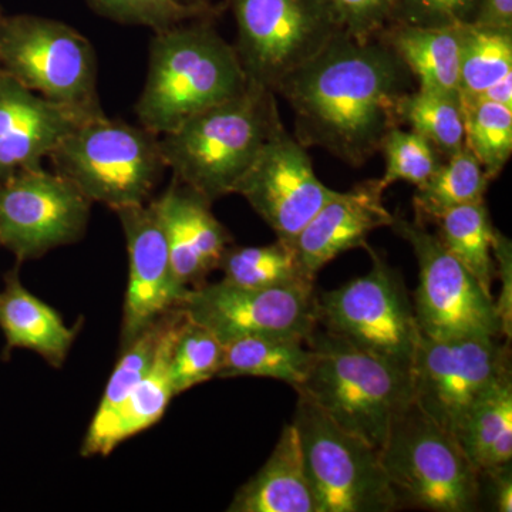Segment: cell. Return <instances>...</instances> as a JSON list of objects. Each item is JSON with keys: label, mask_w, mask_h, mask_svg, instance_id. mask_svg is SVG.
Returning a JSON list of instances; mask_svg holds the SVG:
<instances>
[{"label": "cell", "mask_w": 512, "mask_h": 512, "mask_svg": "<svg viewBox=\"0 0 512 512\" xmlns=\"http://www.w3.org/2000/svg\"><path fill=\"white\" fill-rule=\"evenodd\" d=\"M92 201L59 173L30 168L0 181V247L18 262L74 244L86 232Z\"/></svg>", "instance_id": "14"}, {"label": "cell", "mask_w": 512, "mask_h": 512, "mask_svg": "<svg viewBox=\"0 0 512 512\" xmlns=\"http://www.w3.org/2000/svg\"><path fill=\"white\" fill-rule=\"evenodd\" d=\"M372 269L318 295V325L357 349L412 367L421 339L406 285L383 256L365 247Z\"/></svg>", "instance_id": "10"}, {"label": "cell", "mask_w": 512, "mask_h": 512, "mask_svg": "<svg viewBox=\"0 0 512 512\" xmlns=\"http://www.w3.org/2000/svg\"><path fill=\"white\" fill-rule=\"evenodd\" d=\"M481 99L494 101V103L503 104V106L511 107L512 109V74L504 77L500 82L488 87Z\"/></svg>", "instance_id": "41"}, {"label": "cell", "mask_w": 512, "mask_h": 512, "mask_svg": "<svg viewBox=\"0 0 512 512\" xmlns=\"http://www.w3.org/2000/svg\"><path fill=\"white\" fill-rule=\"evenodd\" d=\"M380 39L402 60L417 89L460 94V26L423 28L389 23Z\"/></svg>", "instance_id": "22"}, {"label": "cell", "mask_w": 512, "mask_h": 512, "mask_svg": "<svg viewBox=\"0 0 512 512\" xmlns=\"http://www.w3.org/2000/svg\"><path fill=\"white\" fill-rule=\"evenodd\" d=\"M49 158L87 200L113 211L147 204L167 168L156 134L106 113L77 124Z\"/></svg>", "instance_id": "5"}, {"label": "cell", "mask_w": 512, "mask_h": 512, "mask_svg": "<svg viewBox=\"0 0 512 512\" xmlns=\"http://www.w3.org/2000/svg\"><path fill=\"white\" fill-rule=\"evenodd\" d=\"M292 423L319 512H389L399 507L375 446L303 397Z\"/></svg>", "instance_id": "9"}, {"label": "cell", "mask_w": 512, "mask_h": 512, "mask_svg": "<svg viewBox=\"0 0 512 512\" xmlns=\"http://www.w3.org/2000/svg\"><path fill=\"white\" fill-rule=\"evenodd\" d=\"M174 311L167 313L127 345L121 346L119 362L111 373L99 407L84 436L82 456H107L106 441L111 426L134 387L153 365Z\"/></svg>", "instance_id": "23"}, {"label": "cell", "mask_w": 512, "mask_h": 512, "mask_svg": "<svg viewBox=\"0 0 512 512\" xmlns=\"http://www.w3.org/2000/svg\"><path fill=\"white\" fill-rule=\"evenodd\" d=\"M229 285L242 288L311 285L315 279L306 274L293 245L276 239L264 247H234L222 256L220 266Z\"/></svg>", "instance_id": "29"}, {"label": "cell", "mask_w": 512, "mask_h": 512, "mask_svg": "<svg viewBox=\"0 0 512 512\" xmlns=\"http://www.w3.org/2000/svg\"><path fill=\"white\" fill-rule=\"evenodd\" d=\"M383 192L379 180L363 181L338 191L320 208L293 242L306 274L315 279L336 256L366 247L373 231L392 225L394 214L384 205Z\"/></svg>", "instance_id": "19"}, {"label": "cell", "mask_w": 512, "mask_h": 512, "mask_svg": "<svg viewBox=\"0 0 512 512\" xmlns=\"http://www.w3.org/2000/svg\"><path fill=\"white\" fill-rule=\"evenodd\" d=\"M460 96L476 99L512 74V29L460 26Z\"/></svg>", "instance_id": "31"}, {"label": "cell", "mask_w": 512, "mask_h": 512, "mask_svg": "<svg viewBox=\"0 0 512 512\" xmlns=\"http://www.w3.org/2000/svg\"><path fill=\"white\" fill-rule=\"evenodd\" d=\"M490 183L476 157L463 147L444 158L429 180L416 187L413 195L416 220L423 224L436 222L453 208L484 201Z\"/></svg>", "instance_id": "27"}, {"label": "cell", "mask_w": 512, "mask_h": 512, "mask_svg": "<svg viewBox=\"0 0 512 512\" xmlns=\"http://www.w3.org/2000/svg\"><path fill=\"white\" fill-rule=\"evenodd\" d=\"M3 18V12H2V9H0V19Z\"/></svg>", "instance_id": "43"}, {"label": "cell", "mask_w": 512, "mask_h": 512, "mask_svg": "<svg viewBox=\"0 0 512 512\" xmlns=\"http://www.w3.org/2000/svg\"><path fill=\"white\" fill-rule=\"evenodd\" d=\"M306 343L315 359L295 387L299 397L380 450L394 419L413 402L412 367L357 349L319 325Z\"/></svg>", "instance_id": "4"}, {"label": "cell", "mask_w": 512, "mask_h": 512, "mask_svg": "<svg viewBox=\"0 0 512 512\" xmlns=\"http://www.w3.org/2000/svg\"><path fill=\"white\" fill-rule=\"evenodd\" d=\"M510 377V348L497 336L421 335L412 362L413 400L443 429L456 434L485 394Z\"/></svg>", "instance_id": "12"}, {"label": "cell", "mask_w": 512, "mask_h": 512, "mask_svg": "<svg viewBox=\"0 0 512 512\" xmlns=\"http://www.w3.org/2000/svg\"><path fill=\"white\" fill-rule=\"evenodd\" d=\"M412 82L380 37L359 42L342 32L276 94L293 111L299 143L360 167L379 153L387 131L400 126L397 107Z\"/></svg>", "instance_id": "1"}, {"label": "cell", "mask_w": 512, "mask_h": 512, "mask_svg": "<svg viewBox=\"0 0 512 512\" xmlns=\"http://www.w3.org/2000/svg\"><path fill=\"white\" fill-rule=\"evenodd\" d=\"M480 477L487 483L488 497L495 511H512V470L511 463L480 471Z\"/></svg>", "instance_id": "39"}, {"label": "cell", "mask_w": 512, "mask_h": 512, "mask_svg": "<svg viewBox=\"0 0 512 512\" xmlns=\"http://www.w3.org/2000/svg\"><path fill=\"white\" fill-rule=\"evenodd\" d=\"M185 3H191V5H207L205 0H183Z\"/></svg>", "instance_id": "42"}, {"label": "cell", "mask_w": 512, "mask_h": 512, "mask_svg": "<svg viewBox=\"0 0 512 512\" xmlns=\"http://www.w3.org/2000/svg\"><path fill=\"white\" fill-rule=\"evenodd\" d=\"M247 86L235 46L210 23L197 19L157 30L146 84L136 104L138 121L160 137Z\"/></svg>", "instance_id": "2"}, {"label": "cell", "mask_w": 512, "mask_h": 512, "mask_svg": "<svg viewBox=\"0 0 512 512\" xmlns=\"http://www.w3.org/2000/svg\"><path fill=\"white\" fill-rule=\"evenodd\" d=\"M306 150L284 128L262 148L234 192L248 201L276 239L291 245L338 194L319 180Z\"/></svg>", "instance_id": "15"}, {"label": "cell", "mask_w": 512, "mask_h": 512, "mask_svg": "<svg viewBox=\"0 0 512 512\" xmlns=\"http://www.w3.org/2000/svg\"><path fill=\"white\" fill-rule=\"evenodd\" d=\"M493 258L495 278H500L501 293L495 298L498 316L503 325L504 338H511L512 329V245L510 239L494 229Z\"/></svg>", "instance_id": "38"}, {"label": "cell", "mask_w": 512, "mask_h": 512, "mask_svg": "<svg viewBox=\"0 0 512 512\" xmlns=\"http://www.w3.org/2000/svg\"><path fill=\"white\" fill-rule=\"evenodd\" d=\"M315 353L299 339L248 336L225 343L218 379L268 377L291 384L293 389L308 376Z\"/></svg>", "instance_id": "24"}, {"label": "cell", "mask_w": 512, "mask_h": 512, "mask_svg": "<svg viewBox=\"0 0 512 512\" xmlns=\"http://www.w3.org/2000/svg\"><path fill=\"white\" fill-rule=\"evenodd\" d=\"M148 204L163 229L175 284L183 293L205 284L232 245L228 229L212 214V202L174 178Z\"/></svg>", "instance_id": "17"}, {"label": "cell", "mask_w": 512, "mask_h": 512, "mask_svg": "<svg viewBox=\"0 0 512 512\" xmlns=\"http://www.w3.org/2000/svg\"><path fill=\"white\" fill-rule=\"evenodd\" d=\"M127 242L128 284L121 323L120 346L180 305V291L171 269L163 229L150 204L114 211Z\"/></svg>", "instance_id": "16"}, {"label": "cell", "mask_w": 512, "mask_h": 512, "mask_svg": "<svg viewBox=\"0 0 512 512\" xmlns=\"http://www.w3.org/2000/svg\"><path fill=\"white\" fill-rule=\"evenodd\" d=\"M454 436L478 471L511 463V377L485 394Z\"/></svg>", "instance_id": "26"}, {"label": "cell", "mask_w": 512, "mask_h": 512, "mask_svg": "<svg viewBox=\"0 0 512 512\" xmlns=\"http://www.w3.org/2000/svg\"><path fill=\"white\" fill-rule=\"evenodd\" d=\"M89 117L93 116L39 96L0 69V181L40 167L63 138Z\"/></svg>", "instance_id": "18"}, {"label": "cell", "mask_w": 512, "mask_h": 512, "mask_svg": "<svg viewBox=\"0 0 512 512\" xmlns=\"http://www.w3.org/2000/svg\"><path fill=\"white\" fill-rule=\"evenodd\" d=\"M285 126L276 93L249 83L244 92L158 137L175 180L215 201L234 194L262 148Z\"/></svg>", "instance_id": "3"}, {"label": "cell", "mask_w": 512, "mask_h": 512, "mask_svg": "<svg viewBox=\"0 0 512 512\" xmlns=\"http://www.w3.org/2000/svg\"><path fill=\"white\" fill-rule=\"evenodd\" d=\"M183 320L184 313L180 311V308L175 309L153 365L134 387L111 426L106 441L107 456L123 441L131 439L141 431L150 429L163 419L165 410L174 397L170 360L175 336H177Z\"/></svg>", "instance_id": "25"}, {"label": "cell", "mask_w": 512, "mask_h": 512, "mask_svg": "<svg viewBox=\"0 0 512 512\" xmlns=\"http://www.w3.org/2000/svg\"><path fill=\"white\" fill-rule=\"evenodd\" d=\"M178 308L222 343L248 336H275L306 342L318 328L315 284L242 288L220 281L184 293Z\"/></svg>", "instance_id": "13"}, {"label": "cell", "mask_w": 512, "mask_h": 512, "mask_svg": "<svg viewBox=\"0 0 512 512\" xmlns=\"http://www.w3.org/2000/svg\"><path fill=\"white\" fill-rule=\"evenodd\" d=\"M229 512H319L295 424H286L261 470L235 493Z\"/></svg>", "instance_id": "20"}, {"label": "cell", "mask_w": 512, "mask_h": 512, "mask_svg": "<svg viewBox=\"0 0 512 512\" xmlns=\"http://www.w3.org/2000/svg\"><path fill=\"white\" fill-rule=\"evenodd\" d=\"M481 0H396L390 23L457 28L473 23Z\"/></svg>", "instance_id": "36"}, {"label": "cell", "mask_w": 512, "mask_h": 512, "mask_svg": "<svg viewBox=\"0 0 512 512\" xmlns=\"http://www.w3.org/2000/svg\"><path fill=\"white\" fill-rule=\"evenodd\" d=\"M224 350V343L214 333L184 315L170 360L174 396L217 377Z\"/></svg>", "instance_id": "33"}, {"label": "cell", "mask_w": 512, "mask_h": 512, "mask_svg": "<svg viewBox=\"0 0 512 512\" xmlns=\"http://www.w3.org/2000/svg\"><path fill=\"white\" fill-rule=\"evenodd\" d=\"M473 23L494 29H512V0H481Z\"/></svg>", "instance_id": "40"}, {"label": "cell", "mask_w": 512, "mask_h": 512, "mask_svg": "<svg viewBox=\"0 0 512 512\" xmlns=\"http://www.w3.org/2000/svg\"><path fill=\"white\" fill-rule=\"evenodd\" d=\"M379 453L399 504L437 512L480 507V471L456 436L414 400L394 419Z\"/></svg>", "instance_id": "6"}, {"label": "cell", "mask_w": 512, "mask_h": 512, "mask_svg": "<svg viewBox=\"0 0 512 512\" xmlns=\"http://www.w3.org/2000/svg\"><path fill=\"white\" fill-rule=\"evenodd\" d=\"M390 228L412 247L419 265L413 308L421 335L431 339L504 338L494 295L485 291L436 234L427 231L426 224L394 215Z\"/></svg>", "instance_id": "11"}, {"label": "cell", "mask_w": 512, "mask_h": 512, "mask_svg": "<svg viewBox=\"0 0 512 512\" xmlns=\"http://www.w3.org/2000/svg\"><path fill=\"white\" fill-rule=\"evenodd\" d=\"M0 330L6 355L13 349L32 350L55 369L66 362L77 335L52 306L23 286L18 266L5 275L0 289Z\"/></svg>", "instance_id": "21"}, {"label": "cell", "mask_w": 512, "mask_h": 512, "mask_svg": "<svg viewBox=\"0 0 512 512\" xmlns=\"http://www.w3.org/2000/svg\"><path fill=\"white\" fill-rule=\"evenodd\" d=\"M437 237L444 247L471 272L488 293L495 279L494 225L485 201L453 208L436 221Z\"/></svg>", "instance_id": "28"}, {"label": "cell", "mask_w": 512, "mask_h": 512, "mask_svg": "<svg viewBox=\"0 0 512 512\" xmlns=\"http://www.w3.org/2000/svg\"><path fill=\"white\" fill-rule=\"evenodd\" d=\"M461 101L466 147L493 181L511 158L512 109L481 97Z\"/></svg>", "instance_id": "32"}, {"label": "cell", "mask_w": 512, "mask_h": 512, "mask_svg": "<svg viewBox=\"0 0 512 512\" xmlns=\"http://www.w3.org/2000/svg\"><path fill=\"white\" fill-rule=\"evenodd\" d=\"M400 126L409 127L447 158L466 147L464 109L460 94L414 89L397 107Z\"/></svg>", "instance_id": "30"}, {"label": "cell", "mask_w": 512, "mask_h": 512, "mask_svg": "<svg viewBox=\"0 0 512 512\" xmlns=\"http://www.w3.org/2000/svg\"><path fill=\"white\" fill-rule=\"evenodd\" d=\"M386 170L379 178L380 187L384 191L390 185L409 183L420 187L434 174L441 164V156L426 138L413 130H404L396 126L387 131L380 146Z\"/></svg>", "instance_id": "34"}, {"label": "cell", "mask_w": 512, "mask_h": 512, "mask_svg": "<svg viewBox=\"0 0 512 512\" xmlns=\"http://www.w3.org/2000/svg\"><path fill=\"white\" fill-rule=\"evenodd\" d=\"M0 69L45 99L82 113H104L92 43L72 26L35 15L0 19Z\"/></svg>", "instance_id": "7"}, {"label": "cell", "mask_w": 512, "mask_h": 512, "mask_svg": "<svg viewBox=\"0 0 512 512\" xmlns=\"http://www.w3.org/2000/svg\"><path fill=\"white\" fill-rule=\"evenodd\" d=\"M342 28L359 42L376 39L392 20L396 0H330Z\"/></svg>", "instance_id": "37"}, {"label": "cell", "mask_w": 512, "mask_h": 512, "mask_svg": "<svg viewBox=\"0 0 512 512\" xmlns=\"http://www.w3.org/2000/svg\"><path fill=\"white\" fill-rule=\"evenodd\" d=\"M235 50L249 83L276 93L286 77L345 32L330 0H229Z\"/></svg>", "instance_id": "8"}, {"label": "cell", "mask_w": 512, "mask_h": 512, "mask_svg": "<svg viewBox=\"0 0 512 512\" xmlns=\"http://www.w3.org/2000/svg\"><path fill=\"white\" fill-rule=\"evenodd\" d=\"M100 15L124 25L163 30L190 20L207 19L210 5H191L183 0H89Z\"/></svg>", "instance_id": "35"}]
</instances>
